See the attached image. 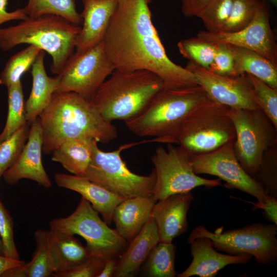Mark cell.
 <instances>
[{"instance_id": "6da1fadb", "label": "cell", "mask_w": 277, "mask_h": 277, "mask_svg": "<svg viewBox=\"0 0 277 277\" xmlns=\"http://www.w3.org/2000/svg\"><path fill=\"white\" fill-rule=\"evenodd\" d=\"M151 1L118 0L103 40L110 61L115 69L151 71L166 88L197 85L192 72L166 54L152 21Z\"/></svg>"}, {"instance_id": "7a4b0ae2", "label": "cell", "mask_w": 277, "mask_h": 277, "mask_svg": "<svg viewBox=\"0 0 277 277\" xmlns=\"http://www.w3.org/2000/svg\"><path fill=\"white\" fill-rule=\"evenodd\" d=\"M38 117L42 151L46 154L69 139L93 138L107 144L118 135L115 126L103 117L91 100L73 92L55 91Z\"/></svg>"}, {"instance_id": "3957f363", "label": "cell", "mask_w": 277, "mask_h": 277, "mask_svg": "<svg viewBox=\"0 0 277 277\" xmlns=\"http://www.w3.org/2000/svg\"><path fill=\"white\" fill-rule=\"evenodd\" d=\"M214 101L200 85L161 90L145 108L124 122L128 129L151 141L166 143L193 112Z\"/></svg>"}, {"instance_id": "277c9868", "label": "cell", "mask_w": 277, "mask_h": 277, "mask_svg": "<svg viewBox=\"0 0 277 277\" xmlns=\"http://www.w3.org/2000/svg\"><path fill=\"white\" fill-rule=\"evenodd\" d=\"M164 87L163 80L151 71L114 69L91 101L106 121L125 122L142 112Z\"/></svg>"}, {"instance_id": "5b68a950", "label": "cell", "mask_w": 277, "mask_h": 277, "mask_svg": "<svg viewBox=\"0 0 277 277\" xmlns=\"http://www.w3.org/2000/svg\"><path fill=\"white\" fill-rule=\"evenodd\" d=\"M80 29L56 15L27 17L16 25L0 28V48L7 51L20 44L34 45L51 56V71L58 75L74 52Z\"/></svg>"}, {"instance_id": "8992f818", "label": "cell", "mask_w": 277, "mask_h": 277, "mask_svg": "<svg viewBox=\"0 0 277 277\" xmlns=\"http://www.w3.org/2000/svg\"><path fill=\"white\" fill-rule=\"evenodd\" d=\"M229 108L215 101L199 109L181 125L166 144H176L190 155L207 153L233 141L235 132Z\"/></svg>"}, {"instance_id": "52a82bcc", "label": "cell", "mask_w": 277, "mask_h": 277, "mask_svg": "<svg viewBox=\"0 0 277 277\" xmlns=\"http://www.w3.org/2000/svg\"><path fill=\"white\" fill-rule=\"evenodd\" d=\"M277 225L253 223L243 227L214 232L201 225L191 231L187 242L200 237L210 239L218 251L231 255L248 254L261 265L274 264L277 262Z\"/></svg>"}, {"instance_id": "ba28073f", "label": "cell", "mask_w": 277, "mask_h": 277, "mask_svg": "<svg viewBox=\"0 0 277 277\" xmlns=\"http://www.w3.org/2000/svg\"><path fill=\"white\" fill-rule=\"evenodd\" d=\"M97 143H94L91 161L83 176L125 199L153 195L156 179L154 170L148 175L136 174L128 169L121 156L123 150L136 143L105 152L99 149Z\"/></svg>"}, {"instance_id": "9c48e42d", "label": "cell", "mask_w": 277, "mask_h": 277, "mask_svg": "<svg viewBox=\"0 0 277 277\" xmlns=\"http://www.w3.org/2000/svg\"><path fill=\"white\" fill-rule=\"evenodd\" d=\"M227 115L235 129L233 149L240 164L252 178L264 153L277 145V129L260 108H229Z\"/></svg>"}, {"instance_id": "30bf717a", "label": "cell", "mask_w": 277, "mask_h": 277, "mask_svg": "<svg viewBox=\"0 0 277 277\" xmlns=\"http://www.w3.org/2000/svg\"><path fill=\"white\" fill-rule=\"evenodd\" d=\"M50 229L77 234L86 242L91 254L119 258L129 243L99 216L90 203L82 197L75 210L69 216L49 222Z\"/></svg>"}, {"instance_id": "8fae6325", "label": "cell", "mask_w": 277, "mask_h": 277, "mask_svg": "<svg viewBox=\"0 0 277 277\" xmlns=\"http://www.w3.org/2000/svg\"><path fill=\"white\" fill-rule=\"evenodd\" d=\"M151 160L156 176L153 196L156 202L197 187L210 189L221 185L220 179L210 180L195 174L190 164V155L180 146L167 144V149L159 146Z\"/></svg>"}, {"instance_id": "7c38bea8", "label": "cell", "mask_w": 277, "mask_h": 277, "mask_svg": "<svg viewBox=\"0 0 277 277\" xmlns=\"http://www.w3.org/2000/svg\"><path fill=\"white\" fill-rule=\"evenodd\" d=\"M114 69L103 41L84 52H74L58 74L61 79L56 91L73 92L91 100Z\"/></svg>"}, {"instance_id": "4fadbf2b", "label": "cell", "mask_w": 277, "mask_h": 277, "mask_svg": "<svg viewBox=\"0 0 277 277\" xmlns=\"http://www.w3.org/2000/svg\"><path fill=\"white\" fill-rule=\"evenodd\" d=\"M231 141L209 153L190 155L194 172L216 176L226 182L228 189H238L265 202L268 195L261 185L248 175L238 161Z\"/></svg>"}, {"instance_id": "5bb4252c", "label": "cell", "mask_w": 277, "mask_h": 277, "mask_svg": "<svg viewBox=\"0 0 277 277\" xmlns=\"http://www.w3.org/2000/svg\"><path fill=\"white\" fill-rule=\"evenodd\" d=\"M198 37L212 43H222L256 52L277 65V44L271 28L268 10L261 1L251 23L235 32L200 31Z\"/></svg>"}, {"instance_id": "9a60e30c", "label": "cell", "mask_w": 277, "mask_h": 277, "mask_svg": "<svg viewBox=\"0 0 277 277\" xmlns=\"http://www.w3.org/2000/svg\"><path fill=\"white\" fill-rule=\"evenodd\" d=\"M195 75L198 84L215 102L230 108L254 109L255 102L246 74L222 76L189 62L186 67Z\"/></svg>"}, {"instance_id": "2e32d148", "label": "cell", "mask_w": 277, "mask_h": 277, "mask_svg": "<svg viewBox=\"0 0 277 277\" xmlns=\"http://www.w3.org/2000/svg\"><path fill=\"white\" fill-rule=\"evenodd\" d=\"M42 129L37 117L30 124L27 141L19 156L2 175L7 184L12 185L21 179H27L47 188L51 186L42 162Z\"/></svg>"}, {"instance_id": "e0dca14e", "label": "cell", "mask_w": 277, "mask_h": 277, "mask_svg": "<svg viewBox=\"0 0 277 277\" xmlns=\"http://www.w3.org/2000/svg\"><path fill=\"white\" fill-rule=\"evenodd\" d=\"M193 199L190 191L170 195L155 203L151 217L157 227L159 242L172 243L186 232L187 215Z\"/></svg>"}, {"instance_id": "ac0fdd59", "label": "cell", "mask_w": 277, "mask_h": 277, "mask_svg": "<svg viewBox=\"0 0 277 277\" xmlns=\"http://www.w3.org/2000/svg\"><path fill=\"white\" fill-rule=\"evenodd\" d=\"M188 243L190 245L192 260L186 269L176 274L177 277H214L227 265L245 264L253 258L248 254L221 253L213 247L211 240L207 237L197 238Z\"/></svg>"}, {"instance_id": "d6986e66", "label": "cell", "mask_w": 277, "mask_h": 277, "mask_svg": "<svg viewBox=\"0 0 277 277\" xmlns=\"http://www.w3.org/2000/svg\"><path fill=\"white\" fill-rule=\"evenodd\" d=\"M118 0H83L82 27L76 38L75 52L86 51L102 43Z\"/></svg>"}, {"instance_id": "ffe728a7", "label": "cell", "mask_w": 277, "mask_h": 277, "mask_svg": "<svg viewBox=\"0 0 277 277\" xmlns=\"http://www.w3.org/2000/svg\"><path fill=\"white\" fill-rule=\"evenodd\" d=\"M54 181L58 186L80 193L101 214L108 225L112 222L115 208L125 199L83 176L56 173Z\"/></svg>"}, {"instance_id": "44dd1931", "label": "cell", "mask_w": 277, "mask_h": 277, "mask_svg": "<svg viewBox=\"0 0 277 277\" xmlns=\"http://www.w3.org/2000/svg\"><path fill=\"white\" fill-rule=\"evenodd\" d=\"M153 196L125 199L115 208L112 222L115 230L129 243L144 228L151 216Z\"/></svg>"}, {"instance_id": "7402d4cb", "label": "cell", "mask_w": 277, "mask_h": 277, "mask_svg": "<svg viewBox=\"0 0 277 277\" xmlns=\"http://www.w3.org/2000/svg\"><path fill=\"white\" fill-rule=\"evenodd\" d=\"M159 242L157 227L151 216L142 230L129 243L126 249L118 258L114 276H137L152 249Z\"/></svg>"}, {"instance_id": "603a6c76", "label": "cell", "mask_w": 277, "mask_h": 277, "mask_svg": "<svg viewBox=\"0 0 277 277\" xmlns=\"http://www.w3.org/2000/svg\"><path fill=\"white\" fill-rule=\"evenodd\" d=\"M42 50L31 68L32 86L25 103L27 121L31 124L49 104L60 81V76L50 77L46 73L44 57Z\"/></svg>"}, {"instance_id": "cb8c5ba5", "label": "cell", "mask_w": 277, "mask_h": 277, "mask_svg": "<svg viewBox=\"0 0 277 277\" xmlns=\"http://www.w3.org/2000/svg\"><path fill=\"white\" fill-rule=\"evenodd\" d=\"M48 244L54 273L74 268L91 255L87 247L84 246L74 235L58 230H49Z\"/></svg>"}, {"instance_id": "d4e9b609", "label": "cell", "mask_w": 277, "mask_h": 277, "mask_svg": "<svg viewBox=\"0 0 277 277\" xmlns=\"http://www.w3.org/2000/svg\"><path fill=\"white\" fill-rule=\"evenodd\" d=\"M233 54L234 75L249 74L277 89V65L254 51L227 44Z\"/></svg>"}, {"instance_id": "484cf974", "label": "cell", "mask_w": 277, "mask_h": 277, "mask_svg": "<svg viewBox=\"0 0 277 277\" xmlns=\"http://www.w3.org/2000/svg\"><path fill=\"white\" fill-rule=\"evenodd\" d=\"M93 138H73L65 141L51 153V160L60 163L74 175L84 176L91 161Z\"/></svg>"}, {"instance_id": "4316f807", "label": "cell", "mask_w": 277, "mask_h": 277, "mask_svg": "<svg viewBox=\"0 0 277 277\" xmlns=\"http://www.w3.org/2000/svg\"><path fill=\"white\" fill-rule=\"evenodd\" d=\"M49 230L38 229L34 234L36 249L31 260L4 272L1 277H48L54 269L48 244Z\"/></svg>"}, {"instance_id": "83f0119b", "label": "cell", "mask_w": 277, "mask_h": 277, "mask_svg": "<svg viewBox=\"0 0 277 277\" xmlns=\"http://www.w3.org/2000/svg\"><path fill=\"white\" fill-rule=\"evenodd\" d=\"M176 247L172 243L159 242L141 267L142 275L149 277H175L174 261Z\"/></svg>"}, {"instance_id": "f1b7e54d", "label": "cell", "mask_w": 277, "mask_h": 277, "mask_svg": "<svg viewBox=\"0 0 277 277\" xmlns=\"http://www.w3.org/2000/svg\"><path fill=\"white\" fill-rule=\"evenodd\" d=\"M23 10L28 17L53 14L77 26L82 24L81 13L76 10L75 0H28Z\"/></svg>"}, {"instance_id": "f546056e", "label": "cell", "mask_w": 277, "mask_h": 277, "mask_svg": "<svg viewBox=\"0 0 277 277\" xmlns=\"http://www.w3.org/2000/svg\"><path fill=\"white\" fill-rule=\"evenodd\" d=\"M41 51L38 47L29 45L11 56L0 74V85L8 88L21 81V77L32 68Z\"/></svg>"}, {"instance_id": "4dcf8cb0", "label": "cell", "mask_w": 277, "mask_h": 277, "mask_svg": "<svg viewBox=\"0 0 277 277\" xmlns=\"http://www.w3.org/2000/svg\"><path fill=\"white\" fill-rule=\"evenodd\" d=\"M7 89L8 115L4 128L0 134V143L28 122L26 119L24 96L21 81L10 86Z\"/></svg>"}, {"instance_id": "1f68e13d", "label": "cell", "mask_w": 277, "mask_h": 277, "mask_svg": "<svg viewBox=\"0 0 277 277\" xmlns=\"http://www.w3.org/2000/svg\"><path fill=\"white\" fill-rule=\"evenodd\" d=\"M179 52L189 62L208 69L212 64L215 51V44L198 37L188 38L177 44Z\"/></svg>"}, {"instance_id": "d6a6232c", "label": "cell", "mask_w": 277, "mask_h": 277, "mask_svg": "<svg viewBox=\"0 0 277 277\" xmlns=\"http://www.w3.org/2000/svg\"><path fill=\"white\" fill-rule=\"evenodd\" d=\"M245 74L255 102L277 129V89L252 75Z\"/></svg>"}, {"instance_id": "836d02e7", "label": "cell", "mask_w": 277, "mask_h": 277, "mask_svg": "<svg viewBox=\"0 0 277 277\" xmlns=\"http://www.w3.org/2000/svg\"><path fill=\"white\" fill-rule=\"evenodd\" d=\"M30 124L27 122L0 143V176L16 161L28 138Z\"/></svg>"}, {"instance_id": "e575fe53", "label": "cell", "mask_w": 277, "mask_h": 277, "mask_svg": "<svg viewBox=\"0 0 277 277\" xmlns=\"http://www.w3.org/2000/svg\"><path fill=\"white\" fill-rule=\"evenodd\" d=\"M253 179L268 195L277 198V145L265 152Z\"/></svg>"}, {"instance_id": "d590c367", "label": "cell", "mask_w": 277, "mask_h": 277, "mask_svg": "<svg viewBox=\"0 0 277 277\" xmlns=\"http://www.w3.org/2000/svg\"><path fill=\"white\" fill-rule=\"evenodd\" d=\"M261 0H235L230 14L220 31H239L253 20Z\"/></svg>"}, {"instance_id": "8d00e7d4", "label": "cell", "mask_w": 277, "mask_h": 277, "mask_svg": "<svg viewBox=\"0 0 277 277\" xmlns=\"http://www.w3.org/2000/svg\"><path fill=\"white\" fill-rule=\"evenodd\" d=\"M235 0H214L200 15L207 31H221L228 18Z\"/></svg>"}, {"instance_id": "74e56055", "label": "cell", "mask_w": 277, "mask_h": 277, "mask_svg": "<svg viewBox=\"0 0 277 277\" xmlns=\"http://www.w3.org/2000/svg\"><path fill=\"white\" fill-rule=\"evenodd\" d=\"M0 238L3 246L4 255L10 259L19 260L14 240L13 220L1 201Z\"/></svg>"}, {"instance_id": "f35d334b", "label": "cell", "mask_w": 277, "mask_h": 277, "mask_svg": "<svg viewBox=\"0 0 277 277\" xmlns=\"http://www.w3.org/2000/svg\"><path fill=\"white\" fill-rule=\"evenodd\" d=\"M233 54L226 44H215L213 61L208 69L215 74L227 76H235Z\"/></svg>"}, {"instance_id": "ab89813d", "label": "cell", "mask_w": 277, "mask_h": 277, "mask_svg": "<svg viewBox=\"0 0 277 277\" xmlns=\"http://www.w3.org/2000/svg\"><path fill=\"white\" fill-rule=\"evenodd\" d=\"M102 256L91 254L80 265L59 273H54L55 277H98L106 260Z\"/></svg>"}, {"instance_id": "60d3db41", "label": "cell", "mask_w": 277, "mask_h": 277, "mask_svg": "<svg viewBox=\"0 0 277 277\" xmlns=\"http://www.w3.org/2000/svg\"><path fill=\"white\" fill-rule=\"evenodd\" d=\"M214 0H182L181 11L187 17H197Z\"/></svg>"}, {"instance_id": "b9f144b4", "label": "cell", "mask_w": 277, "mask_h": 277, "mask_svg": "<svg viewBox=\"0 0 277 277\" xmlns=\"http://www.w3.org/2000/svg\"><path fill=\"white\" fill-rule=\"evenodd\" d=\"M249 203L253 204V211L258 209L263 210V213L267 220L277 225V198L269 196L265 202Z\"/></svg>"}, {"instance_id": "7bdbcfd3", "label": "cell", "mask_w": 277, "mask_h": 277, "mask_svg": "<svg viewBox=\"0 0 277 277\" xmlns=\"http://www.w3.org/2000/svg\"><path fill=\"white\" fill-rule=\"evenodd\" d=\"M8 0H0V25L13 20H24L28 16L23 8L8 12L7 9Z\"/></svg>"}, {"instance_id": "ee69618b", "label": "cell", "mask_w": 277, "mask_h": 277, "mask_svg": "<svg viewBox=\"0 0 277 277\" xmlns=\"http://www.w3.org/2000/svg\"><path fill=\"white\" fill-rule=\"evenodd\" d=\"M118 258H109L106 260L104 267L98 277H112L116 270Z\"/></svg>"}, {"instance_id": "f6af8a7d", "label": "cell", "mask_w": 277, "mask_h": 277, "mask_svg": "<svg viewBox=\"0 0 277 277\" xmlns=\"http://www.w3.org/2000/svg\"><path fill=\"white\" fill-rule=\"evenodd\" d=\"M25 261L22 260H15L5 257L4 255H0V277L6 270L20 266L25 263Z\"/></svg>"}, {"instance_id": "bcb514c9", "label": "cell", "mask_w": 277, "mask_h": 277, "mask_svg": "<svg viewBox=\"0 0 277 277\" xmlns=\"http://www.w3.org/2000/svg\"><path fill=\"white\" fill-rule=\"evenodd\" d=\"M0 255H4V250L2 241L0 238Z\"/></svg>"}, {"instance_id": "7dc6e473", "label": "cell", "mask_w": 277, "mask_h": 277, "mask_svg": "<svg viewBox=\"0 0 277 277\" xmlns=\"http://www.w3.org/2000/svg\"><path fill=\"white\" fill-rule=\"evenodd\" d=\"M268 1L271 4H272L274 6L276 7L277 5V0H265Z\"/></svg>"}, {"instance_id": "c3c4849f", "label": "cell", "mask_w": 277, "mask_h": 277, "mask_svg": "<svg viewBox=\"0 0 277 277\" xmlns=\"http://www.w3.org/2000/svg\"><path fill=\"white\" fill-rule=\"evenodd\" d=\"M0 177H1V176H0Z\"/></svg>"}]
</instances>
